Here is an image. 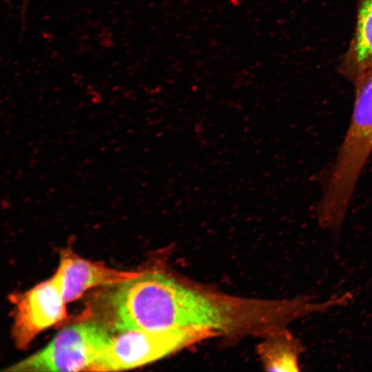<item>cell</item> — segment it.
Returning <instances> with one entry per match:
<instances>
[{"instance_id": "6da1fadb", "label": "cell", "mask_w": 372, "mask_h": 372, "mask_svg": "<svg viewBox=\"0 0 372 372\" xmlns=\"http://www.w3.org/2000/svg\"><path fill=\"white\" fill-rule=\"evenodd\" d=\"M107 294V326L113 331L209 327L222 333L260 324L267 301H251L200 288L163 270L145 269L114 285Z\"/></svg>"}, {"instance_id": "7a4b0ae2", "label": "cell", "mask_w": 372, "mask_h": 372, "mask_svg": "<svg viewBox=\"0 0 372 372\" xmlns=\"http://www.w3.org/2000/svg\"><path fill=\"white\" fill-rule=\"evenodd\" d=\"M355 82L349 125L316 208L322 218L335 223L344 220L357 183L372 153V68Z\"/></svg>"}, {"instance_id": "3957f363", "label": "cell", "mask_w": 372, "mask_h": 372, "mask_svg": "<svg viewBox=\"0 0 372 372\" xmlns=\"http://www.w3.org/2000/svg\"><path fill=\"white\" fill-rule=\"evenodd\" d=\"M220 335L216 329L203 327L121 331L112 335L106 348L87 371H117L134 369Z\"/></svg>"}, {"instance_id": "277c9868", "label": "cell", "mask_w": 372, "mask_h": 372, "mask_svg": "<svg viewBox=\"0 0 372 372\" xmlns=\"http://www.w3.org/2000/svg\"><path fill=\"white\" fill-rule=\"evenodd\" d=\"M112 335L103 323L81 322L60 331L41 350L5 371H87L110 343Z\"/></svg>"}, {"instance_id": "5b68a950", "label": "cell", "mask_w": 372, "mask_h": 372, "mask_svg": "<svg viewBox=\"0 0 372 372\" xmlns=\"http://www.w3.org/2000/svg\"><path fill=\"white\" fill-rule=\"evenodd\" d=\"M64 293L63 275L58 267L49 279L9 296L14 306L12 337L17 348L26 349L39 333L67 317Z\"/></svg>"}, {"instance_id": "8992f818", "label": "cell", "mask_w": 372, "mask_h": 372, "mask_svg": "<svg viewBox=\"0 0 372 372\" xmlns=\"http://www.w3.org/2000/svg\"><path fill=\"white\" fill-rule=\"evenodd\" d=\"M64 278L65 299L68 302L79 299L87 289L99 285H115L137 276L140 271H120L100 262L81 258L71 249L61 252L58 267Z\"/></svg>"}, {"instance_id": "52a82bcc", "label": "cell", "mask_w": 372, "mask_h": 372, "mask_svg": "<svg viewBox=\"0 0 372 372\" xmlns=\"http://www.w3.org/2000/svg\"><path fill=\"white\" fill-rule=\"evenodd\" d=\"M305 349L285 327L267 333L258 351L265 370L281 372L300 371V357Z\"/></svg>"}, {"instance_id": "ba28073f", "label": "cell", "mask_w": 372, "mask_h": 372, "mask_svg": "<svg viewBox=\"0 0 372 372\" xmlns=\"http://www.w3.org/2000/svg\"><path fill=\"white\" fill-rule=\"evenodd\" d=\"M355 80L372 68V0H361L355 36L348 55Z\"/></svg>"}]
</instances>
